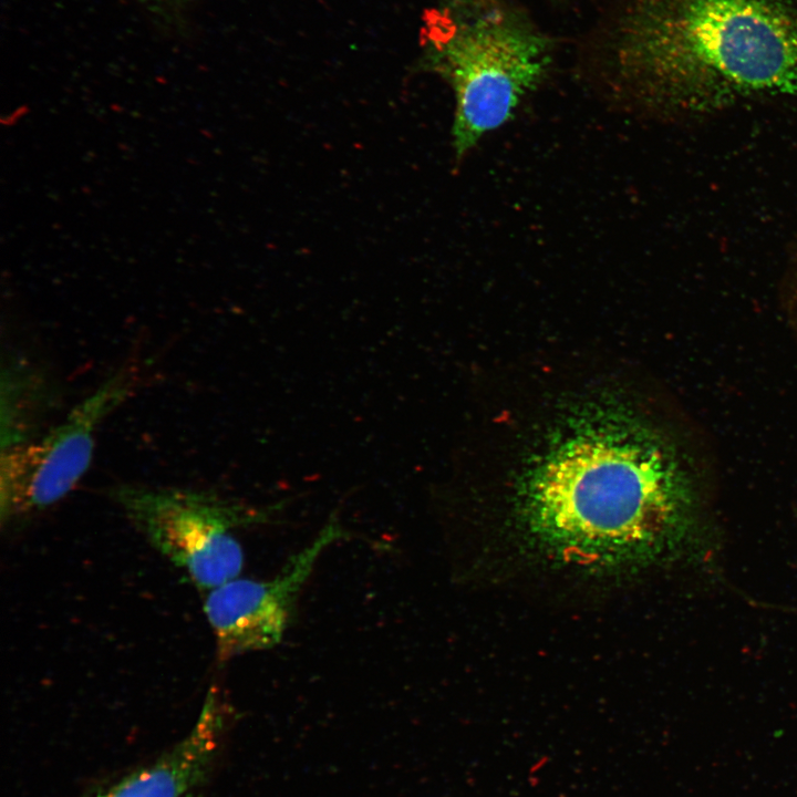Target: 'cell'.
<instances>
[{
  "label": "cell",
  "instance_id": "6da1fadb",
  "mask_svg": "<svg viewBox=\"0 0 797 797\" xmlns=\"http://www.w3.org/2000/svg\"><path fill=\"white\" fill-rule=\"evenodd\" d=\"M526 515L549 547L596 561L654 558L701 541L694 480L674 447L638 427L580 428L528 482Z\"/></svg>",
  "mask_w": 797,
  "mask_h": 797
},
{
  "label": "cell",
  "instance_id": "7a4b0ae2",
  "mask_svg": "<svg viewBox=\"0 0 797 797\" xmlns=\"http://www.w3.org/2000/svg\"><path fill=\"white\" fill-rule=\"evenodd\" d=\"M617 54L632 85L672 105L797 97V0H638Z\"/></svg>",
  "mask_w": 797,
  "mask_h": 797
},
{
  "label": "cell",
  "instance_id": "3957f363",
  "mask_svg": "<svg viewBox=\"0 0 797 797\" xmlns=\"http://www.w3.org/2000/svg\"><path fill=\"white\" fill-rule=\"evenodd\" d=\"M548 62L546 40L504 10L483 11L453 28L438 46L437 66L454 92L456 161L513 118L544 77Z\"/></svg>",
  "mask_w": 797,
  "mask_h": 797
},
{
  "label": "cell",
  "instance_id": "277c9868",
  "mask_svg": "<svg viewBox=\"0 0 797 797\" xmlns=\"http://www.w3.org/2000/svg\"><path fill=\"white\" fill-rule=\"evenodd\" d=\"M112 497L149 544L201 591L235 578L244 552L234 532L272 521L279 505L256 506L214 491L121 485Z\"/></svg>",
  "mask_w": 797,
  "mask_h": 797
},
{
  "label": "cell",
  "instance_id": "5b68a950",
  "mask_svg": "<svg viewBox=\"0 0 797 797\" xmlns=\"http://www.w3.org/2000/svg\"><path fill=\"white\" fill-rule=\"evenodd\" d=\"M134 384V371L123 366L75 405L59 425L1 449L2 525L51 507L76 486L92 462L99 426L131 394Z\"/></svg>",
  "mask_w": 797,
  "mask_h": 797
},
{
  "label": "cell",
  "instance_id": "8992f818",
  "mask_svg": "<svg viewBox=\"0 0 797 797\" xmlns=\"http://www.w3.org/2000/svg\"><path fill=\"white\" fill-rule=\"evenodd\" d=\"M345 536L344 528L332 515L318 536L292 555L275 577L235 578L208 591L204 612L215 635L218 660L225 662L279 644L319 558Z\"/></svg>",
  "mask_w": 797,
  "mask_h": 797
},
{
  "label": "cell",
  "instance_id": "52a82bcc",
  "mask_svg": "<svg viewBox=\"0 0 797 797\" xmlns=\"http://www.w3.org/2000/svg\"><path fill=\"white\" fill-rule=\"evenodd\" d=\"M216 690L208 692L190 732L154 764L96 797H184L208 770L224 727Z\"/></svg>",
  "mask_w": 797,
  "mask_h": 797
}]
</instances>
